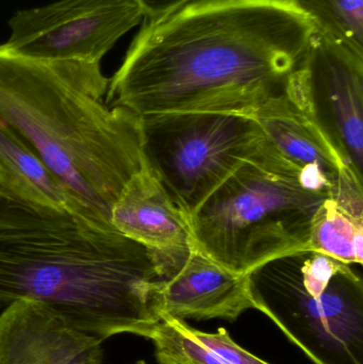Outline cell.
Wrapping results in <instances>:
<instances>
[{
    "instance_id": "cell-5",
    "label": "cell",
    "mask_w": 363,
    "mask_h": 364,
    "mask_svg": "<svg viewBox=\"0 0 363 364\" xmlns=\"http://www.w3.org/2000/svg\"><path fill=\"white\" fill-rule=\"evenodd\" d=\"M247 276L254 309L315 364H363V282L351 264L313 250L276 257Z\"/></svg>"
},
{
    "instance_id": "cell-3",
    "label": "cell",
    "mask_w": 363,
    "mask_h": 364,
    "mask_svg": "<svg viewBox=\"0 0 363 364\" xmlns=\"http://www.w3.org/2000/svg\"><path fill=\"white\" fill-rule=\"evenodd\" d=\"M158 252L66 212L0 228V304L38 301L102 342L160 322Z\"/></svg>"
},
{
    "instance_id": "cell-18",
    "label": "cell",
    "mask_w": 363,
    "mask_h": 364,
    "mask_svg": "<svg viewBox=\"0 0 363 364\" xmlns=\"http://www.w3.org/2000/svg\"><path fill=\"white\" fill-rule=\"evenodd\" d=\"M146 21H158L174 14L195 0H136Z\"/></svg>"
},
{
    "instance_id": "cell-19",
    "label": "cell",
    "mask_w": 363,
    "mask_h": 364,
    "mask_svg": "<svg viewBox=\"0 0 363 364\" xmlns=\"http://www.w3.org/2000/svg\"><path fill=\"white\" fill-rule=\"evenodd\" d=\"M134 364H147L146 361L145 360H139L138 363H136Z\"/></svg>"
},
{
    "instance_id": "cell-11",
    "label": "cell",
    "mask_w": 363,
    "mask_h": 364,
    "mask_svg": "<svg viewBox=\"0 0 363 364\" xmlns=\"http://www.w3.org/2000/svg\"><path fill=\"white\" fill-rule=\"evenodd\" d=\"M110 222L121 235L164 256H183L192 248L188 220L145 166L124 186Z\"/></svg>"
},
{
    "instance_id": "cell-15",
    "label": "cell",
    "mask_w": 363,
    "mask_h": 364,
    "mask_svg": "<svg viewBox=\"0 0 363 364\" xmlns=\"http://www.w3.org/2000/svg\"><path fill=\"white\" fill-rule=\"evenodd\" d=\"M315 32L363 55V0H294Z\"/></svg>"
},
{
    "instance_id": "cell-6",
    "label": "cell",
    "mask_w": 363,
    "mask_h": 364,
    "mask_svg": "<svg viewBox=\"0 0 363 364\" xmlns=\"http://www.w3.org/2000/svg\"><path fill=\"white\" fill-rule=\"evenodd\" d=\"M140 119L145 168L187 220L266 139L251 115L160 113Z\"/></svg>"
},
{
    "instance_id": "cell-9",
    "label": "cell",
    "mask_w": 363,
    "mask_h": 364,
    "mask_svg": "<svg viewBox=\"0 0 363 364\" xmlns=\"http://www.w3.org/2000/svg\"><path fill=\"white\" fill-rule=\"evenodd\" d=\"M156 292L162 316L179 321L222 318L234 323L254 309L247 276L239 275L192 247L179 260L163 261Z\"/></svg>"
},
{
    "instance_id": "cell-14",
    "label": "cell",
    "mask_w": 363,
    "mask_h": 364,
    "mask_svg": "<svg viewBox=\"0 0 363 364\" xmlns=\"http://www.w3.org/2000/svg\"><path fill=\"white\" fill-rule=\"evenodd\" d=\"M310 250L347 264L363 263V215L347 209L328 196L315 214Z\"/></svg>"
},
{
    "instance_id": "cell-7",
    "label": "cell",
    "mask_w": 363,
    "mask_h": 364,
    "mask_svg": "<svg viewBox=\"0 0 363 364\" xmlns=\"http://www.w3.org/2000/svg\"><path fill=\"white\" fill-rule=\"evenodd\" d=\"M144 19L136 0H59L18 11L4 46L48 63L100 66L117 41Z\"/></svg>"
},
{
    "instance_id": "cell-10",
    "label": "cell",
    "mask_w": 363,
    "mask_h": 364,
    "mask_svg": "<svg viewBox=\"0 0 363 364\" xmlns=\"http://www.w3.org/2000/svg\"><path fill=\"white\" fill-rule=\"evenodd\" d=\"M99 338L53 308L29 299L0 314V364H104Z\"/></svg>"
},
{
    "instance_id": "cell-12",
    "label": "cell",
    "mask_w": 363,
    "mask_h": 364,
    "mask_svg": "<svg viewBox=\"0 0 363 364\" xmlns=\"http://www.w3.org/2000/svg\"><path fill=\"white\" fill-rule=\"evenodd\" d=\"M266 140L300 170L313 173L332 186L330 194L362 183L341 159L310 119L283 93L253 115Z\"/></svg>"
},
{
    "instance_id": "cell-1",
    "label": "cell",
    "mask_w": 363,
    "mask_h": 364,
    "mask_svg": "<svg viewBox=\"0 0 363 364\" xmlns=\"http://www.w3.org/2000/svg\"><path fill=\"white\" fill-rule=\"evenodd\" d=\"M315 33L294 0H195L144 21L109 79L106 102L139 117H253L285 93Z\"/></svg>"
},
{
    "instance_id": "cell-4",
    "label": "cell",
    "mask_w": 363,
    "mask_h": 364,
    "mask_svg": "<svg viewBox=\"0 0 363 364\" xmlns=\"http://www.w3.org/2000/svg\"><path fill=\"white\" fill-rule=\"evenodd\" d=\"M330 191L266 138L188 220L192 247L239 275L310 250L313 220Z\"/></svg>"
},
{
    "instance_id": "cell-8",
    "label": "cell",
    "mask_w": 363,
    "mask_h": 364,
    "mask_svg": "<svg viewBox=\"0 0 363 364\" xmlns=\"http://www.w3.org/2000/svg\"><path fill=\"white\" fill-rule=\"evenodd\" d=\"M285 93L362 181L363 55L315 32Z\"/></svg>"
},
{
    "instance_id": "cell-13",
    "label": "cell",
    "mask_w": 363,
    "mask_h": 364,
    "mask_svg": "<svg viewBox=\"0 0 363 364\" xmlns=\"http://www.w3.org/2000/svg\"><path fill=\"white\" fill-rule=\"evenodd\" d=\"M42 162L0 122V228L58 215L34 188L44 178Z\"/></svg>"
},
{
    "instance_id": "cell-2",
    "label": "cell",
    "mask_w": 363,
    "mask_h": 364,
    "mask_svg": "<svg viewBox=\"0 0 363 364\" xmlns=\"http://www.w3.org/2000/svg\"><path fill=\"white\" fill-rule=\"evenodd\" d=\"M100 66L48 63L0 45V122L36 154L79 216L115 230L113 203L144 168L138 115L106 102Z\"/></svg>"
},
{
    "instance_id": "cell-16",
    "label": "cell",
    "mask_w": 363,
    "mask_h": 364,
    "mask_svg": "<svg viewBox=\"0 0 363 364\" xmlns=\"http://www.w3.org/2000/svg\"><path fill=\"white\" fill-rule=\"evenodd\" d=\"M185 321L162 316L147 339L155 346L158 364H225L190 331Z\"/></svg>"
},
{
    "instance_id": "cell-17",
    "label": "cell",
    "mask_w": 363,
    "mask_h": 364,
    "mask_svg": "<svg viewBox=\"0 0 363 364\" xmlns=\"http://www.w3.org/2000/svg\"><path fill=\"white\" fill-rule=\"evenodd\" d=\"M192 335L225 364H270L246 352L230 337L225 328L208 333L190 327Z\"/></svg>"
}]
</instances>
